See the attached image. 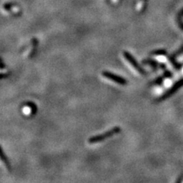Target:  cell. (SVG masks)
Masks as SVG:
<instances>
[{
	"label": "cell",
	"mask_w": 183,
	"mask_h": 183,
	"mask_svg": "<svg viewBox=\"0 0 183 183\" xmlns=\"http://www.w3.org/2000/svg\"><path fill=\"white\" fill-rule=\"evenodd\" d=\"M183 79V67L182 69H179V71L174 73L171 77L167 78V79H165L163 82V83L162 84V86L157 90V93H160V94H164V93L167 92L168 91L170 90L171 89L173 88V86H175L176 83L180 82L181 80Z\"/></svg>",
	"instance_id": "6da1fadb"
},
{
	"label": "cell",
	"mask_w": 183,
	"mask_h": 183,
	"mask_svg": "<svg viewBox=\"0 0 183 183\" xmlns=\"http://www.w3.org/2000/svg\"><path fill=\"white\" fill-rule=\"evenodd\" d=\"M120 131V128L118 127H115V128L111 129V130H108V131L106 132L104 134H101V135H99V136H95L89 138V143H99V142L103 141L106 139L108 138V137L113 136V135L116 134L118 132Z\"/></svg>",
	"instance_id": "7a4b0ae2"
},
{
	"label": "cell",
	"mask_w": 183,
	"mask_h": 183,
	"mask_svg": "<svg viewBox=\"0 0 183 183\" xmlns=\"http://www.w3.org/2000/svg\"><path fill=\"white\" fill-rule=\"evenodd\" d=\"M102 75L104 76L106 78H107V79H109V80L112 81V82H116V83H118V84L124 85V84L127 83L126 80H125V79H124V78H122L119 76L115 75V74L111 73L103 72Z\"/></svg>",
	"instance_id": "3957f363"
},
{
	"label": "cell",
	"mask_w": 183,
	"mask_h": 183,
	"mask_svg": "<svg viewBox=\"0 0 183 183\" xmlns=\"http://www.w3.org/2000/svg\"><path fill=\"white\" fill-rule=\"evenodd\" d=\"M124 57L126 58V60L130 63V65H131L132 67H133V68H134L137 71V72L140 73H143V69L140 68V66H139L138 64H137V63L136 62V60H135L134 58V57H132L131 54L128 53V52H124Z\"/></svg>",
	"instance_id": "277c9868"
},
{
	"label": "cell",
	"mask_w": 183,
	"mask_h": 183,
	"mask_svg": "<svg viewBox=\"0 0 183 183\" xmlns=\"http://www.w3.org/2000/svg\"><path fill=\"white\" fill-rule=\"evenodd\" d=\"M33 105H30V103H28V105H26L23 107L22 108V111L25 115H31L32 113H34L35 111V108H32L31 106Z\"/></svg>",
	"instance_id": "5b68a950"
},
{
	"label": "cell",
	"mask_w": 183,
	"mask_h": 183,
	"mask_svg": "<svg viewBox=\"0 0 183 183\" xmlns=\"http://www.w3.org/2000/svg\"><path fill=\"white\" fill-rule=\"evenodd\" d=\"M145 5V0H140V1L137 2V6H136V10L137 12L142 11L143 7H144Z\"/></svg>",
	"instance_id": "8992f818"
},
{
	"label": "cell",
	"mask_w": 183,
	"mask_h": 183,
	"mask_svg": "<svg viewBox=\"0 0 183 183\" xmlns=\"http://www.w3.org/2000/svg\"><path fill=\"white\" fill-rule=\"evenodd\" d=\"M1 158H2V160L3 161V162H5V164H6V166L7 167V168L9 169V162H8V161L7 160V158H5L4 157V153H3V151L2 150L1 151Z\"/></svg>",
	"instance_id": "52a82bcc"
},
{
	"label": "cell",
	"mask_w": 183,
	"mask_h": 183,
	"mask_svg": "<svg viewBox=\"0 0 183 183\" xmlns=\"http://www.w3.org/2000/svg\"><path fill=\"white\" fill-rule=\"evenodd\" d=\"M179 61H180V62H183V54L180 56V57H179Z\"/></svg>",
	"instance_id": "ba28073f"
},
{
	"label": "cell",
	"mask_w": 183,
	"mask_h": 183,
	"mask_svg": "<svg viewBox=\"0 0 183 183\" xmlns=\"http://www.w3.org/2000/svg\"><path fill=\"white\" fill-rule=\"evenodd\" d=\"M118 0H112V2H115V3L118 2Z\"/></svg>",
	"instance_id": "9c48e42d"
}]
</instances>
